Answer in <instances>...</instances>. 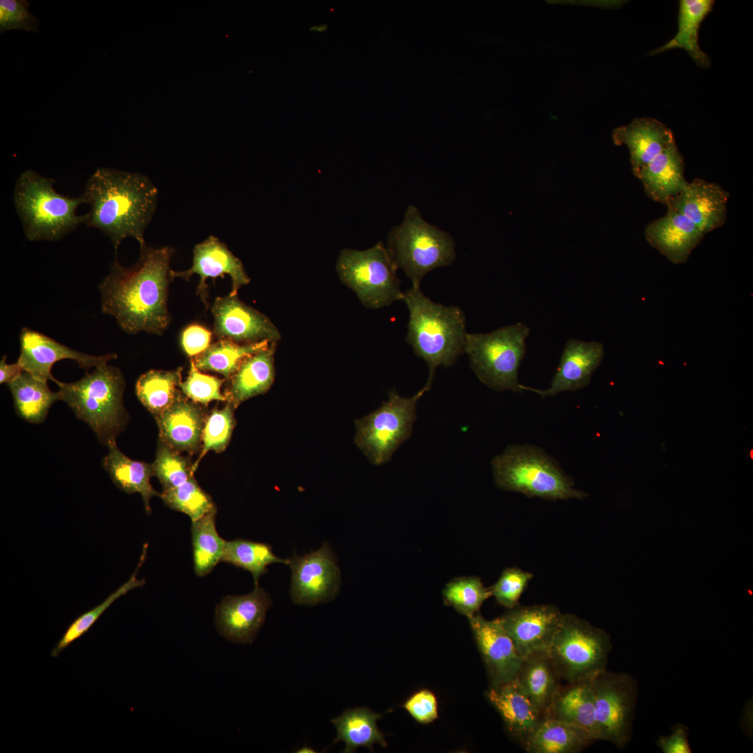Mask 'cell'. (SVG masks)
Wrapping results in <instances>:
<instances>
[{
    "label": "cell",
    "mask_w": 753,
    "mask_h": 753,
    "mask_svg": "<svg viewBox=\"0 0 753 753\" xmlns=\"http://www.w3.org/2000/svg\"><path fill=\"white\" fill-rule=\"evenodd\" d=\"M136 263L123 266L117 257L100 283L102 312L112 316L128 334L144 331L161 335L171 316L167 309L172 280L170 262L175 250L170 246H139Z\"/></svg>",
    "instance_id": "obj_1"
},
{
    "label": "cell",
    "mask_w": 753,
    "mask_h": 753,
    "mask_svg": "<svg viewBox=\"0 0 753 753\" xmlns=\"http://www.w3.org/2000/svg\"><path fill=\"white\" fill-rule=\"evenodd\" d=\"M89 211L87 227L96 228L111 241L116 252L126 238L146 243L145 230L156 210L158 189L137 172L99 167L86 181L82 194Z\"/></svg>",
    "instance_id": "obj_2"
},
{
    "label": "cell",
    "mask_w": 753,
    "mask_h": 753,
    "mask_svg": "<svg viewBox=\"0 0 753 753\" xmlns=\"http://www.w3.org/2000/svg\"><path fill=\"white\" fill-rule=\"evenodd\" d=\"M402 301L409 311L406 340L427 364L431 388L436 369L452 365L465 353L466 317L459 307L432 301L420 287L405 291Z\"/></svg>",
    "instance_id": "obj_3"
},
{
    "label": "cell",
    "mask_w": 753,
    "mask_h": 753,
    "mask_svg": "<svg viewBox=\"0 0 753 753\" xmlns=\"http://www.w3.org/2000/svg\"><path fill=\"white\" fill-rule=\"evenodd\" d=\"M55 181L33 169L22 172L13 190V204L24 234L29 241H55L62 239L83 223L77 213L85 204L82 195L76 197L56 191Z\"/></svg>",
    "instance_id": "obj_4"
},
{
    "label": "cell",
    "mask_w": 753,
    "mask_h": 753,
    "mask_svg": "<svg viewBox=\"0 0 753 753\" xmlns=\"http://www.w3.org/2000/svg\"><path fill=\"white\" fill-rule=\"evenodd\" d=\"M56 383L59 400L92 429L100 442L107 446L116 442L125 424V381L119 368L104 363L79 381Z\"/></svg>",
    "instance_id": "obj_5"
},
{
    "label": "cell",
    "mask_w": 753,
    "mask_h": 753,
    "mask_svg": "<svg viewBox=\"0 0 753 753\" xmlns=\"http://www.w3.org/2000/svg\"><path fill=\"white\" fill-rule=\"evenodd\" d=\"M496 486L527 497L546 500L583 499L572 479L542 448L524 444L508 446L491 462Z\"/></svg>",
    "instance_id": "obj_6"
},
{
    "label": "cell",
    "mask_w": 753,
    "mask_h": 753,
    "mask_svg": "<svg viewBox=\"0 0 753 753\" xmlns=\"http://www.w3.org/2000/svg\"><path fill=\"white\" fill-rule=\"evenodd\" d=\"M388 250L398 268L420 287L430 271L450 265L455 259V242L446 231L424 220L418 208L408 206L402 224L388 235Z\"/></svg>",
    "instance_id": "obj_7"
},
{
    "label": "cell",
    "mask_w": 753,
    "mask_h": 753,
    "mask_svg": "<svg viewBox=\"0 0 753 753\" xmlns=\"http://www.w3.org/2000/svg\"><path fill=\"white\" fill-rule=\"evenodd\" d=\"M530 329L522 323L489 333H467L465 353L478 379L489 388L523 392L518 370L526 353Z\"/></svg>",
    "instance_id": "obj_8"
},
{
    "label": "cell",
    "mask_w": 753,
    "mask_h": 753,
    "mask_svg": "<svg viewBox=\"0 0 753 753\" xmlns=\"http://www.w3.org/2000/svg\"><path fill=\"white\" fill-rule=\"evenodd\" d=\"M611 649L604 630L576 615L563 614L548 653L561 680L572 683L605 671Z\"/></svg>",
    "instance_id": "obj_9"
},
{
    "label": "cell",
    "mask_w": 753,
    "mask_h": 753,
    "mask_svg": "<svg viewBox=\"0 0 753 753\" xmlns=\"http://www.w3.org/2000/svg\"><path fill=\"white\" fill-rule=\"evenodd\" d=\"M429 389L425 384L409 397H402L393 390L388 400L379 409L356 420V443L373 464L386 463L411 436L417 418V402Z\"/></svg>",
    "instance_id": "obj_10"
},
{
    "label": "cell",
    "mask_w": 753,
    "mask_h": 753,
    "mask_svg": "<svg viewBox=\"0 0 753 753\" xmlns=\"http://www.w3.org/2000/svg\"><path fill=\"white\" fill-rule=\"evenodd\" d=\"M397 268L381 241L366 250H343L337 263L343 283L356 292L365 306L372 309L402 301Z\"/></svg>",
    "instance_id": "obj_11"
},
{
    "label": "cell",
    "mask_w": 753,
    "mask_h": 753,
    "mask_svg": "<svg viewBox=\"0 0 753 753\" xmlns=\"http://www.w3.org/2000/svg\"><path fill=\"white\" fill-rule=\"evenodd\" d=\"M593 687L600 740L623 749L631 738L637 683L627 674L605 670L593 678Z\"/></svg>",
    "instance_id": "obj_12"
},
{
    "label": "cell",
    "mask_w": 753,
    "mask_h": 753,
    "mask_svg": "<svg viewBox=\"0 0 753 753\" xmlns=\"http://www.w3.org/2000/svg\"><path fill=\"white\" fill-rule=\"evenodd\" d=\"M288 559L291 570L289 594L294 604L314 606L333 600L338 593L340 570L328 542L303 556L295 553Z\"/></svg>",
    "instance_id": "obj_13"
},
{
    "label": "cell",
    "mask_w": 753,
    "mask_h": 753,
    "mask_svg": "<svg viewBox=\"0 0 753 753\" xmlns=\"http://www.w3.org/2000/svg\"><path fill=\"white\" fill-rule=\"evenodd\" d=\"M562 616L554 605L538 604L517 606L499 619L524 659L535 653L549 651Z\"/></svg>",
    "instance_id": "obj_14"
},
{
    "label": "cell",
    "mask_w": 753,
    "mask_h": 753,
    "mask_svg": "<svg viewBox=\"0 0 753 753\" xmlns=\"http://www.w3.org/2000/svg\"><path fill=\"white\" fill-rule=\"evenodd\" d=\"M211 311L214 333L220 340L250 344L276 342L281 337L266 316L245 305L236 296L217 297Z\"/></svg>",
    "instance_id": "obj_15"
},
{
    "label": "cell",
    "mask_w": 753,
    "mask_h": 753,
    "mask_svg": "<svg viewBox=\"0 0 753 753\" xmlns=\"http://www.w3.org/2000/svg\"><path fill=\"white\" fill-rule=\"evenodd\" d=\"M20 353L17 363L36 378L56 383L52 374L53 365L63 359L75 360L80 368L89 370L117 358L116 353L91 356L73 350L43 333L23 328L20 333Z\"/></svg>",
    "instance_id": "obj_16"
},
{
    "label": "cell",
    "mask_w": 753,
    "mask_h": 753,
    "mask_svg": "<svg viewBox=\"0 0 753 753\" xmlns=\"http://www.w3.org/2000/svg\"><path fill=\"white\" fill-rule=\"evenodd\" d=\"M194 274H197L200 277L197 294L206 309L208 307V289L206 284L208 278L215 280L218 277H224L225 275H229L231 280L230 296H236L238 289L250 281L242 261L231 252L225 243L213 235L195 245L192 264L190 268L182 271H171L173 278L181 277L186 281Z\"/></svg>",
    "instance_id": "obj_17"
},
{
    "label": "cell",
    "mask_w": 753,
    "mask_h": 753,
    "mask_svg": "<svg viewBox=\"0 0 753 753\" xmlns=\"http://www.w3.org/2000/svg\"><path fill=\"white\" fill-rule=\"evenodd\" d=\"M271 605L269 594L258 585L246 595L226 596L215 609L218 631L230 641L252 644Z\"/></svg>",
    "instance_id": "obj_18"
},
{
    "label": "cell",
    "mask_w": 753,
    "mask_h": 753,
    "mask_svg": "<svg viewBox=\"0 0 753 753\" xmlns=\"http://www.w3.org/2000/svg\"><path fill=\"white\" fill-rule=\"evenodd\" d=\"M491 680L497 687L517 678L523 658L499 618H484L480 613L468 618Z\"/></svg>",
    "instance_id": "obj_19"
},
{
    "label": "cell",
    "mask_w": 753,
    "mask_h": 753,
    "mask_svg": "<svg viewBox=\"0 0 753 753\" xmlns=\"http://www.w3.org/2000/svg\"><path fill=\"white\" fill-rule=\"evenodd\" d=\"M729 198V193L720 185L697 178L688 182L667 207L685 215L706 234L724 225Z\"/></svg>",
    "instance_id": "obj_20"
},
{
    "label": "cell",
    "mask_w": 753,
    "mask_h": 753,
    "mask_svg": "<svg viewBox=\"0 0 753 753\" xmlns=\"http://www.w3.org/2000/svg\"><path fill=\"white\" fill-rule=\"evenodd\" d=\"M603 357L604 347L601 343L570 340L565 344L550 386L546 390H539L524 386V390L546 397L581 389L589 383Z\"/></svg>",
    "instance_id": "obj_21"
},
{
    "label": "cell",
    "mask_w": 753,
    "mask_h": 753,
    "mask_svg": "<svg viewBox=\"0 0 753 753\" xmlns=\"http://www.w3.org/2000/svg\"><path fill=\"white\" fill-rule=\"evenodd\" d=\"M644 234L648 243L674 264L687 262L705 235L687 218L670 208L646 227Z\"/></svg>",
    "instance_id": "obj_22"
},
{
    "label": "cell",
    "mask_w": 753,
    "mask_h": 753,
    "mask_svg": "<svg viewBox=\"0 0 753 753\" xmlns=\"http://www.w3.org/2000/svg\"><path fill=\"white\" fill-rule=\"evenodd\" d=\"M487 697L501 716L509 734L525 749L544 715L534 706L517 679L491 687Z\"/></svg>",
    "instance_id": "obj_23"
},
{
    "label": "cell",
    "mask_w": 753,
    "mask_h": 753,
    "mask_svg": "<svg viewBox=\"0 0 753 753\" xmlns=\"http://www.w3.org/2000/svg\"><path fill=\"white\" fill-rule=\"evenodd\" d=\"M593 680L584 679L561 685L545 713L582 730L592 741L600 740Z\"/></svg>",
    "instance_id": "obj_24"
},
{
    "label": "cell",
    "mask_w": 753,
    "mask_h": 753,
    "mask_svg": "<svg viewBox=\"0 0 753 753\" xmlns=\"http://www.w3.org/2000/svg\"><path fill=\"white\" fill-rule=\"evenodd\" d=\"M612 138L615 144L628 148L634 174L676 142L667 126L648 117L637 118L627 126L616 128Z\"/></svg>",
    "instance_id": "obj_25"
},
{
    "label": "cell",
    "mask_w": 753,
    "mask_h": 753,
    "mask_svg": "<svg viewBox=\"0 0 753 753\" xmlns=\"http://www.w3.org/2000/svg\"><path fill=\"white\" fill-rule=\"evenodd\" d=\"M155 418L162 443L175 450L192 452L198 448L206 420L199 406L178 393L174 402Z\"/></svg>",
    "instance_id": "obj_26"
},
{
    "label": "cell",
    "mask_w": 753,
    "mask_h": 753,
    "mask_svg": "<svg viewBox=\"0 0 753 753\" xmlns=\"http://www.w3.org/2000/svg\"><path fill=\"white\" fill-rule=\"evenodd\" d=\"M684 167L683 157L675 142L634 176L641 181L649 198L667 206L688 183Z\"/></svg>",
    "instance_id": "obj_27"
},
{
    "label": "cell",
    "mask_w": 753,
    "mask_h": 753,
    "mask_svg": "<svg viewBox=\"0 0 753 753\" xmlns=\"http://www.w3.org/2000/svg\"><path fill=\"white\" fill-rule=\"evenodd\" d=\"M276 342L246 357L230 377L226 392L228 403L234 408L242 402L266 392L275 378L274 353Z\"/></svg>",
    "instance_id": "obj_28"
},
{
    "label": "cell",
    "mask_w": 753,
    "mask_h": 753,
    "mask_svg": "<svg viewBox=\"0 0 753 753\" xmlns=\"http://www.w3.org/2000/svg\"><path fill=\"white\" fill-rule=\"evenodd\" d=\"M715 1L712 0H681L679 2L678 29L667 43L654 49L649 54L655 55L670 50H685L694 63L703 68L710 66L709 56L699 44V31L706 17L711 12Z\"/></svg>",
    "instance_id": "obj_29"
},
{
    "label": "cell",
    "mask_w": 753,
    "mask_h": 753,
    "mask_svg": "<svg viewBox=\"0 0 753 753\" xmlns=\"http://www.w3.org/2000/svg\"><path fill=\"white\" fill-rule=\"evenodd\" d=\"M109 452L102 459V464L115 485L128 494L139 493L145 510L150 514V501L153 496L161 497L150 482L154 476L152 464L135 461L126 456L118 448L116 442L108 446Z\"/></svg>",
    "instance_id": "obj_30"
},
{
    "label": "cell",
    "mask_w": 753,
    "mask_h": 753,
    "mask_svg": "<svg viewBox=\"0 0 753 753\" xmlns=\"http://www.w3.org/2000/svg\"><path fill=\"white\" fill-rule=\"evenodd\" d=\"M516 679L542 715L562 685L548 652L535 653L524 658Z\"/></svg>",
    "instance_id": "obj_31"
},
{
    "label": "cell",
    "mask_w": 753,
    "mask_h": 753,
    "mask_svg": "<svg viewBox=\"0 0 753 753\" xmlns=\"http://www.w3.org/2000/svg\"><path fill=\"white\" fill-rule=\"evenodd\" d=\"M381 715L367 708H354L344 710L342 714L331 720L335 727L337 736L333 743L343 742L345 747L342 752H354L359 747L372 750V746L379 743L386 747L383 733L379 729L376 721Z\"/></svg>",
    "instance_id": "obj_32"
},
{
    "label": "cell",
    "mask_w": 753,
    "mask_h": 753,
    "mask_svg": "<svg viewBox=\"0 0 753 753\" xmlns=\"http://www.w3.org/2000/svg\"><path fill=\"white\" fill-rule=\"evenodd\" d=\"M8 387L17 414L31 423H43L52 405L59 400L58 392H52L47 381L38 379L26 371L8 383Z\"/></svg>",
    "instance_id": "obj_33"
},
{
    "label": "cell",
    "mask_w": 753,
    "mask_h": 753,
    "mask_svg": "<svg viewBox=\"0 0 753 753\" xmlns=\"http://www.w3.org/2000/svg\"><path fill=\"white\" fill-rule=\"evenodd\" d=\"M591 741L582 730L544 715L524 750L529 753H577Z\"/></svg>",
    "instance_id": "obj_34"
},
{
    "label": "cell",
    "mask_w": 753,
    "mask_h": 753,
    "mask_svg": "<svg viewBox=\"0 0 753 753\" xmlns=\"http://www.w3.org/2000/svg\"><path fill=\"white\" fill-rule=\"evenodd\" d=\"M216 508L201 518L192 522L191 533L194 571L197 576L209 574L221 561L226 541L215 526Z\"/></svg>",
    "instance_id": "obj_35"
},
{
    "label": "cell",
    "mask_w": 753,
    "mask_h": 753,
    "mask_svg": "<svg viewBox=\"0 0 753 753\" xmlns=\"http://www.w3.org/2000/svg\"><path fill=\"white\" fill-rule=\"evenodd\" d=\"M271 342L238 344L230 340H220L195 358L196 367L201 370L216 372L225 378H230L238 370L242 361L248 356L268 347Z\"/></svg>",
    "instance_id": "obj_36"
},
{
    "label": "cell",
    "mask_w": 753,
    "mask_h": 753,
    "mask_svg": "<svg viewBox=\"0 0 753 753\" xmlns=\"http://www.w3.org/2000/svg\"><path fill=\"white\" fill-rule=\"evenodd\" d=\"M183 368L174 371L151 370L142 374L135 385L141 403L155 417L169 407L176 398V387L181 382Z\"/></svg>",
    "instance_id": "obj_37"
},
{
    "label": "cell",
    "mask_w": 753,
    "mask_h": 753,
    "mask_svg": "<svg viewBox=\"0 0 753 753\" xmlns=\"http://www.w3.org/2000/svg\"><path fill=\"white\" fill-rule=\"evenodd\" d=\"M221 561L250 572L255 586L258 585L259 577L268 572L269 565L289 564V559L277 557L270 545L241 538L226 541Z\"/></svg>",
    "instance_id": "obj_38"
},
{
    "label": "cell",
    "mask_w": 753,
    "mask_h": 753,
    "mask_svg": "<svg viewBox=\"0 0 753 753\" xmlns=\"http://www.w3.org/2000/svg\"><path fill=\"white\" fill-rule=\"evenodd\" d=\"M147 548L148 544H144L138 565L126 582L110 594L102 602L80 615L71 623L52 649L51 656L52 657H57L68 646L86 633L118 598L126 594L130 590L142 586L145 584V580L137 579V575L146 559Z\"/></svg>",
    "instance_id": "obj_39"
},
{
    "label": "cell",
    "mask_w": 753,
    "mask_h": 753,
    "mask_svg": "<svg viewBox=\"0 0 753 753\" xmlns=\"http://www.w3.org/2000/svg\"><path fill=\"white\" fill-rule=\"evenodd\" d=\"M490 596L489 588L476 576L455 578L443 591L444 603L468 618L479 613L482 604Z\"/></svg>",
    "instance_id": "obj_40"
},
{
    "label": "cell",
    "mask_w": 753,
    "mask_h": 753,
    "mask_svg": "<svg viewBox=\"0 0 753 753\" xmlns=\"http://www.w3.org/2000/svg\"><path fill=\"white\" fill-rule=\"evenodd\" d=\"M160 498L168 507L189 516L192 522L216 508L194 476L176 487L163 491Z\"/></svg>",
    "instance_id": "obj_41"
},
{
    "label": "cell",
    "mask_w": 753,
    "mask_h": 753,
    "mask_svg": "<svg viewBox=\"0 0 753 753\" xmlns=\"http://www.w3.org/2000/svg\"><path fill=\"white\" fill-rule=\"evenodd\" d=\"M232 407L234 406L228 403L222 409H215L206 419L202 432V449L198 459L192 466V473L208 451L221 452L226 448L234 426Z\"/></svg>",
    "instance_id": "obj_42"
},
{
    "label": "cell",
    "mask_w": 753,
    "mask_h": 753,
    "mask_svg": "<svg viewBox=\"0 0 753 753\" xmlns=\"http://www.w3.org/2000/svg\"><path fill=\"white\" fill-rule=\"evenodd\" d=\"M152 466L153 474L159 479L163 491L176 487L193 476L188 460L162 441Z\"/></svg>",
    "instance_id": "obj_43"
},
{
    "label": "cell",
    "mask_w": 753,
    "mask_h": 753,
    "mask_svg": "<svg viewBox=\"0 0 753 753\" xmlns=\"http://www.w3.org/2000/svg\"><path fill=\"white\" fill-rule=\"evenodd\" d=\"M223 382L224 380L218 377L200 372L191 360L188 376L185 381L180 383L179 388L193 402L206 405L213 400H227L220 393Z\"/></svg>",
    "instance_id": "obj_44"
},
{
    "label": "cell",
    "mask_w": 753,
    "mask_h": 753,
    "mask_svg": "<svg viewBox=\"0 0 753 753\" xmlns=\"http://www.w3.org/2000/svg\"><path fill=\"white\" fill-rule=\"evenodd\" d=\"M533 575L518 568H508L488 588L496 601L507 609L519 606V600Z\"/></svg>",
    "instance_id": "obj_45"
},
{
    "label": "cell",
    "mask_w": 753,
    "mask_h": 753,
    "mask_svg": "<svg viewBox=\"0 0 753 753\" xmlns=\"http://www.w3.org/2000/svg\"><path fill=\"white\" fill-rule=\"evenodd\" d=\"M29 6L26 0H0V33L17 29L38 33V19Z\"/></svg>",
    "instance_id": "obj_46"
},
{
    "label": "cell",
    "mask_w": 753,
    "mask_h": 753,
    "mask_svg": "<svg viewBox=\"0 0 753 753\" xmlns=\"http://www.w3.org/2000/svg\"><path fill=\"white\" fill-rule=\"evenodd\" d=\"M404 708L418 722L427 724L438 717L437 701L434 694L423 690L412 695L404 704Z\"/></svg>",
    "instance_id": "obj_47"
},
{
    "label": "cell",
    "mask_w": 753,
    "mask_h": 753,
    "mask_svg": "<svg viewBox=\"0 0 753 753\" xmlns=\"http://www.w3.org/2000/svg\"><path fill=\"white\" fill-rule=\"evenodd\" d=\"M211 333L206 328L192 324L185 328L181 335V345L185 353L192 357L202 353L208 347Z\"/></svg>",
    "instance_id": "obj_48"
},
{
    "label": "cell",
    "mask_w": 753,
    "mask_h": 753,
    "mask_svg": "<svg viewBox=\"0 0 753 753\" xmlns=\"http://www.w3.org/2000/svg\"><path fill=\"white\" fill-rule=\"evenodd\" d=\"M688 728L683 724H676L672 729V733L668 736H660L657 745L664 753H690L691 749L687 740Z\"/></svg>",
    "instance_id": "obj_49"
},
{
    "label": "cell",
    "mask_w": 753,
    "mask_h": 753,
    "mask_svg": "<svg viewBox=\"0 0 753 753\" xmlns=\"http://www.w3.org/2000/svg\"><path fill=\"white\" fill-rule=\"evenodd\" d=\"M6 356H3L0 361V383H9L17 378L23 370L17 362L7 363Z\"/></svg>",
    "instance_id": "obj_50"
},
{
    "label": "cell",
    "mask_w": 753,
    "mask_h": 753,
    "mask_svg": "<svg viewBox=\"0 0 753 753\" xmlns=\"http://www.w3.org/2000/svg\"><path fill=\"white\" fill-rule=\"evenodd\" d=\"M326 29H327V26H326V25H325V24H320V25H317V26H312V27L311 28V30H312V31H316V32H323V31H326Z\"/></svg>",
    "instance_id": "obj_51"
},
{
    "label": "cell",
    "mask_w": 753,
    "mask_h": 753,
    "mask_svg": "<svg viewBox=\"0 0 753 753\" xmlns=\"http://www.w3.org/2000/svg\"><path fill=\"white\" fill-rule=\"evenodd\" d=\"M313 750H314L312 749L311 747H308L307 746H305V747L299 749L298 751H297L296 752H316V751H313Z\"/></svg>",
    "instance_id": "obj_52"
}]
</instances>
